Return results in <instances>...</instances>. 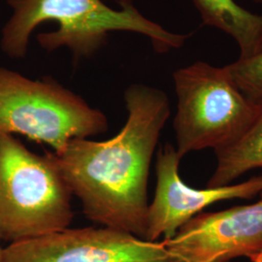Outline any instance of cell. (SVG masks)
Wrapping results in <instances>:
<instances>
[{"instance_id": "obj_13", "label": "cell", "mask_w": 262, "mask_h": 262, "mask_svg": "<svg viewBox=\"0 0 262 262\" xmlns=\"http://www.w3.org/2000/svg\"><path fill=\"white\" fill-rule=\"evenodd\" d=\"M260 193H262V191L261 192H260ZM260 259H262V253H261V254H260V255H259V257H258V258H257V260H260ZM257 260H256V261H257ZM255 262V261H254Z\"/></svg>"}, {"instance_id": "obj_8", "label": "cell", "mask_w": 262, "mask_h": 262, "mask_svg": "<svg viewBox=\"0 0 262 262\" xmlns=\"http://www.w3.org/2000/svg\"><path fill=\"white\" fill-rule=\"evenodd\" d=\"M181 159L175 147L166 143L157 155V187L149 204L144 240L157 242L171 239L193 216L212 204L230 199H252L262 191V175L225 187L197 189L180 177Z\"/></svg>"}, {"instance_id": "obj_5", "label": "cell", "mask_w": 262, "mask_h": 262, "mask_svg": "<svg viewBox=\"0 0 262 262\" xmlns=\"http://www.w3.org/2000/svg\"><path fill=\"white\" fill-rule=\"evenodd\" d=\"M108 128L101 110L54 78L33 80L0 66V135L19 134L59 151Z\"/></svg>"}, {"instance_id": "obj_4", "label": "cell", "mask_w": 262, "mask_h": 262, "mask_svg": "<svg viewBox=\"0 0 262 262\" xmlns=\"http://www.w3.org/2000/svg\"><path fill=\"white\" fill-rule=\"evenodd\" d=\"M177 111L173 121L180 159L189 152L223 150L241 139L259 104L247 98L226 66L196 61L173 74Z\"/></svg>"}, {"instance_id": "obj_14", "label": "cell", "mask_w": 262, "mask_h": 262, "mask_svg": "<svg viewBox=\"0 0 262 262\" xmlns=\"http://www.w3.org/2000/svg\"><path fill=\"white\" fill-rule=\"evenodd\" d=\"M254 1H262V0H254Z\"/></svg>"}, {"instance_id": "obj_7", "label": "cell", "mask_w": 262, "mask_h": 262, "mask_svg": "<svg viewBox=\"0 0 262 262\" xmlns=\"http://www.w3.org/2000/svg\"><path fill=\"white\" fill-rule=\"evenodd\" d=\"M254 204L200 213L163 240L175 262L256 261L262 253V193Z\"/></svg>"}, {"instance_id": "obj_10", "label": "cell", "mask_w": 262, "mask_h": 262, "mask_svg": "<svg viewBox=\"0 0 262 262\" xmlns=\"http://www.w3.org/2000/svg\"><path fill=\"white\" fill-rule=\"evenodd\" d=\"M255 121L241 139L215 150L216 166L207 187H225L253 169H262V100Z\"/></svg>"}, {"instance_id": "obj_3", "label": "cell", "mask_w": 262, "mask_h": 262, "mask_svg": "<svg viewBox=\"0 0 262 262\" xmlns=\"http://www.w3.org/2000/svg\"><path fill=\"white\" fill-rule=\"evenodd\" d=\"M72 195L48 155L0 135V240L15 243L68 228Z\"/></svg>"}, {"instance_id": "obj_1", "label": "cell", "mask_w": 262, "mask_h": 262, "mask_svg": "<svg viewBox=\"0 0 262 262\" xmlns=\"http://www.w3.org/2000/svg\"><path fill=\"white\" fill-rule=\"evenodd\" d=\"M123 127L105 141L80 138L47 152L88 220L144 240L150 163L171 109L163 91L132 84L123 94Z\"/></svg>"}, {"instance_id": "obj_9", "label": "cell", "mask_w": 262, "mask_h": 262, "mask_svg": "<svg viewBox=\"0 0 262 262\" xmlns=\"http://www.w3.org/2000/svg\"><path fill=\"white\" fill-rule=\"evenodd\" d=\"M205 26L233 38L245 59L262 51V15L244 9L234 0H192Z\"/></svg>"}, {"instance_id": "obj_6", "label": "cell", "mask_w": 262, "mask_h": 262, "mask_svg": "<svg viewBox=\"0 0 262 262\" xmlns=\"http://www.w3.org/2000/svg\"><path fill=\"white\" fill-rule=\"evenodd\" d=\"M2 262H175L163 242L107 226L66 228L11 243Z\"/></svg>"}, {"instance_id": "obj_2", "label": "cell", "mask_w": 262, "mask_h": 262, "mask_svg": "<svg viewBox=\"0 0 262 262\" xmlns=\"http://www.w3.org/2000/svg\"><path fill=\"white\" fill-rule=\"evenodd\" d=\"M12 15L1 30L0 47L6 56L25 58L35 28L55 21V31L37 35L47 52L61 48L70 51L73 61L94 56L106 44L113 31H128L150 39L159 54L182 48L191 34L171 32L146 18L132 0H120L119 9L103 0H7Z\"/></svg>"}, {"instance_id": "obj_12", "label": "cell", "mask_w": 262, "mask_h": 262, "mask_svg": "<svg viewBox=\"0 0 262 262\" xmlns=\"http://www.w3.org/2000/svg\"><path fill=\"white\" fill-rule=\"evenodd\" d=\"M3 248L0 246V262L3 261Z\"/></svg>"}, {"instance_id": "obj_11", "label": "cell", "mask_w": 262, "mask_h": 262, "mask_svg": "<svg viewBox=\"0 0 262 262\" xmlns=\"http://www.w3.org/2000/svg\"><path fill=\"white\" fill-rule=\"evenodd\" d=\"M238 89L253 102L262 100V51L250 58L241 59L226 66Z\"/></svg>"}]
</instances>
